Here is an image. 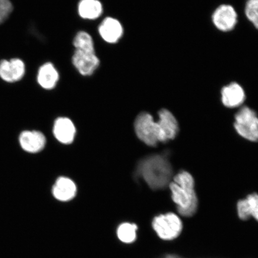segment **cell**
Here are the masks:
<instances>
[{"label": "cell", "mask_w": 258, "mask_h": 258, "mask_svg": "<svg viewBox=\"0 0 258 258\" xmlns=\"http://www.w3.org/2000/svg\"><path fill=\"white\" fill-rule=\"evenodd\" d=\"M195 186L193 177L184 170L177 173L169 183L177 214L180 218H192L198 212L199 201Z\"/></svg>", "instance_id": "1"}, {"label": "cell", "mask_w": 258, "mask_h": 258, "mask_svg": "<svg viewBox=\"0 0 258 258\" xmlns=\"http://www.w3.org/2000/svg\"><path fill=\"white\" fill-rule=\"evenodd\" d=\"M138 173L151 189L157 190L169 185L172 179L173 169L167 157L156 154L141 161Z\"/></svg>", "instance_id": "2"}, {"label": "cell", "mask_w": 258, "mask_h": 258, "mask_svg": "<svg viewBox=\"0 0 258 258\" xmlns=\"http://www.w3.org/2000/svg\"><path fill=\"white\" fill-rule=\"evenodd\" d=\"M151 227L161 240H175L182 233V219L176 213L167 212L156 216L153 219Z\"/></svg>", "instance_id": "3"}, {"label": "cell", "mask_w": 258, "mask_h": 258, "mask_svg": "<svg viewBox=\"0 0 258 258\" xmlns=\"http://www.w3.org/2000/svg\"><path fill=\"white\" fill-rule=\"evenodd\" d=\"M135 130L138 138L148 146L156 147L159 143L167 142L159 122L149 113L142 112L138 116Z\"/></svg>", "instance_id": "4"}, {"label": "cell", "mask_w": 258, "mask_h": 258, "mask_svg": "<svg viewBox=\"0 0 258 258\" xmlns=\"http://www.w3.org/2000/svg\"><path fill=\"white\" fill-rule=\"evenodd\" d=\"M234 127L246 140L258 141V117L256 112L247 106H243L235 114Z\"/></svg>", "instance_id": "5"}, {"label": "cell", "mask_w": 258, "mask_h": 258, "mask_svg": "<svg viewBox=\"0 0 258 258\" xmlns=\"http://www.w3.org/2000/svg\"><path fill=\"white\" fill-rule=\"evenodd\" d=\"M18 141L21 150L30 155L41 152L46 145V138L43 132L34 129L22 131Z\"/></svg>", "instance_id": "6"}, {"label": "cell", "mask_w": 258, "mask_h": 258, "mask_svg": "<svg viewBox=\"0 0 258 258\" xmlns=\"http://www.w3.org/2000/svg\"><path fill=\"white\" fill-rule=\"evenodd\" d=\"M25 73V63L20 58L0 61V79L3 82L9 84L19 82L23 79Z\"/></svg>", "instance_id": "7"}, {"label": "cell", "mask_w": 258, "mask_h": 258, "mask_svg": "<svg viewBox=\"0 0 258 258\" xmlns=\"http://www.w3.org/2000/svg\"><path fill=\"white\" fill-rule=\"evenodd\" d=\"M72 62L78 72L83 76H90L98 69L100 60L96 52L76 50Z\"/></svg>", "instance_id": "8"}, {"label": "cell", "mask_w": 258, "mask_h": 258, "mask_svg": "<svg viewBox=\"0 0 258 258\" xmlns=\"http://www.w3.org/2000/svg\"><path fill=\"white\" fill-rule=\"evenodd\" d=\"M212 21L218 30L230 31L235 27L237 22V14L230 5H221L215 10L212 15Z\"/></svg>", "instance_id": "9"}, {"label": "cell", "mask_w": 258, "mask_h": 258, "mask_svg": "<svg viewBox=\"0 0 258 258\" xmlns=\"http://www.w3.org/2000/svg\"><path fill=\"white\" fill-rule=\"evenodd\" d=\"M99 35L106 43L114 44L123 35V28L120 22L114 18H106L98 28Z\"/></svg>", "instance_id": "10"}, {"label": "cell", "mask_w": 258, "mask_h": 258, "mask_svg": "<svg viewBox=\"0 0 258 258\" xmlns=\"http://www.w3.org/2000/svg\"><path fill=\"white\" fill-rule=\"evenodd\" d=\"M236 212L238 219L246 221L252 218L258 222V195L251 194L237 203Z\"/></svg>", "instance_id": "11"}, {"label": "cell", "mask_w": 258, "mask_h": 258, "mask_svg": "<svg viewBox=\"0 0 258 258\" xmlns=\"http://www.w3.org/2000/svg\"><path fill=\"white\" fill-rule=\"evenodd\" d=\"M59 80V73L52 63H45L42 64L38 70L37 82L43 89H54L56 86Z\"/></svg>", "instance_id": "12"}, {"label": "cell", "mask_w": 258, "mask_h": 258, "mask_svg": "<svg viewBox=\"0 0 258 258\" xmlns=\"http://www.w3.org/2000/svg\"><path fill=\"white\" fill-rule=\"evenodd\" d=\"M222 102L228 108L238 107L243 104L245 93L241 86L236 83H232L222 89Z\"/></svg>", "instance_id": "13"}, {"label": "cell", "mask_w": 258, "mask_h": 258, "mask_svg": "<svg viewBox=\"0 0 258 258\" xmlns=\"http://www.w3.org/2000/svg\"><path fill=\"white\" fill-rule=\"evenodd\" d=\"M53 132L54 137L60 143L69 144L74 141L76 128L69 118L60 117L54 121Z\"/></svg>", "instance_id": "14"}, {"label": "cell", "mask_w": 258, "mask_h": 258, "mask_svg": "<svg viewBox=\"0 0 258 258\" xmlns=\"http://www.w3.org/2000/svg\"><path fill=\"white\" fill-rule=\"evenodd\" d=\"M77 186L68 177H60L53 186L52 194L54 198L61 202H67L72 200L76 196Z\"/></svg>", "instance_id": "15"}, {"label": "cell", "mask_w": 258, "mask_h": 258, "mask_svg": "<svg viewBox=\"0 0 258 258\" xmlns=\"http://www.w3.org/2000/svg\"><path fill=\"white\" fill-rule=\"evenodd\" d=\"M157 121L167 142L175 138L178 133L179 125L172 112L166 109H161L159 112V121Z\"/></svg>", "instance_id": "16"}, {"label": "cell", "mask_w": 258, "mask_h": 258, "mask_svg": "<svg viewBox=\"0 0 258 258\" xmlns=\"http://www.w3.org/2000/svg\"><path fill=\"white\" fill-rule=\"evenodd\" d=\"M78 12L83 19L95 20L102 14V3L99 0H81L79 3Z\"/></svg>", "instance_id": "17"}, {"label": "cell", "mask_w": 258, "mask_h": 258, "mask_svg": "<svg viewBox=\"0 0 258 258\" xmlns=\"http://www.w3.org/2000/svg\"><path fill=\"white\" fill-rule=\"evenodd\" d=\"M138 226L130 222H124L118 226L117 235L122 243L131 244L134 243L137 238Z\"/></svg>", "instance_id": "18"}, {"label": "cell", "mask_w": 258, "mask_h": 258, "mask_svg": "<svg viewBox=\"0 0 258 258\" xmlns=\"http://www.w3.org/2000/svg\"><path fill=\"white\" fill-rule=\"evenodd\" d=\"M73 45L76 50L95 52L93 38L91 35L86 31H80L76 35L73 40Z\"/></svg>", "instance_id": "19"}, {"label": "cell", "mask_w": 258, "mask_h": 258, "mask_svg": "<svg viewBox=\"0 0 258 258\" xmlns=\"http://www.w3.org/2000/svg\"><path fill=\"white\" fill-rule=\"evenodd\" d=\"M245 14L258 30V0H247L245 6Z\"/></svg>", "instance_id": "20"}, {"label": "cell", "mask_w": 258, "mask_h": 258, "mask_svg": "<svg viewBox=\"0 0 258 258\" xmlns=\"http://www.w3.org/2000/svg\"><path fill=\"white\" fill-rule=\"evenodd\" d=\"M14 11V5L11 0H0V25L8 20Z\"/></svg>", "instance_id": "21"}]
</instances>
